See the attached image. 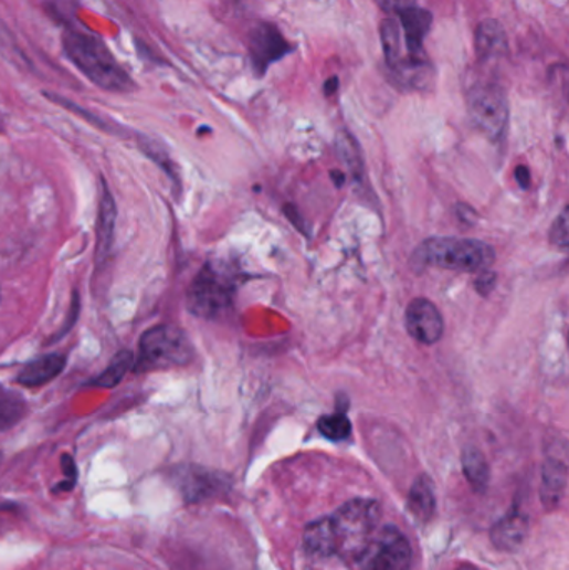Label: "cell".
<instances>
[{"instance_id":"ba28073f","label":"cell","mask_w":569,"mask_h":570,"mask_svg":"<svg viewBox=\"0 0 569 570\" xmlns=\"http://www.w3.org/2000/svg\"><path fill=\"white\" fill-rule=\"evenodd\" d=\"M361 560L362 570H411L413 550L398 529L386 527L372 539Z\"/></svg>"},{"instance_id":"6da1fadb","label":"cell","mask_w":569,"mask_h":570,"mask_svg":"<svg viewBox=\"0 0 569 570\" xmlns=\"http://www.w3.org/2000/svg\"><path fill=\"white\" fill-rule=\"evenodd\" d=\"M392 15L394 18L386 19L381 24L386 62L399 84L408 88H424L433 78V67L424 51V39L430 32L433 15L418 4Z\"/></svg>"},{"instance_id":"603a6c76","label":"cell","mask_w":569,"mask_h":570,"mask_svg":"<svg viewBox=\"0 0 569 570\" xmlns=\"http://www.w3.org/2000/svg\"><path fill=\"white\" fill-rule=\"evenodd\" d=\"M378 4L389 14H396V12L402 11V9L417 4V0H378Z\"/></svg>"},{"instance_id":"52a82bcc","label":"cell","mask_w":569,"mask_h":570,"mask_svg":"<svg viewBox=\"0 0 569 570\" xmlns=\"http://www.w3.org/2000/svg\"><path fill=\"white\" fill-rule=\"evenodd\" d=\"M467 110L474 126L489 137L499 140L508 127L509 107L505 91L496 82H480L467 94Z\"/></svg>"},{"instance_id":"ac0fdd59","label":"cell","mask_w":569,"mask_h":570,"mask_svg":"<svg viewBox=\"0 0 569 570\" xmlns=\"http://www.w3.org/2000/svg\"><path fill=\"white\" fill-rule=\"evenodd\" d=\"M463 468L467 481L473 484L474 489H484L486 487L489 468H487L486 458L477 448H464Z\"/></svg>"},{"instance_id":"cb8c5ba5","label":"cell","mask_w":569,"mask_h":570,"mask_svg":"<svg viewBox=\"0 0 569 570\" xmlns=\"http://www.w3.org/2000/svg\"><path fill=\"white\" fill-rule=\"evenodd\" d=\"M515 176H516V180H518L519 186H521L523 189H528L529 182H531V180H529V177H531V176H529L528 167H525V166L516 167Z\"/></svg>"},{"instance_id":"4fadbf2b","label":"cell","mask_w":569,"mask_h":570,"mask_svg":"<svg viewBox=\"0 0 569 570\" xmlns=\"http://www.w3.org/2000/svg\"><path fill=\"white\" fill-rule=\"evenodd\" d=\"M476 52L481 61L492 62L508 52L505 31L496 21H486L476 31Z\"/></svg>"},{"instance_id":"30bf717a","label":"cell","mask_w":569,"mask_h":570,"mask_svg":"<svg viewBox=\"0 0 569 570\" xmlns=\"http://www.w3.org/2000/svg\"><path fill=\"white\" fill-rule=\"evenodd\" d=\"M250 51L254 71L264 75L271 64L289 54L291 45L276 25L260 24L251 32Z\"/></svg>"},{"instance_id":"2e32d148","label":"cell","mask_w":569,"mask_h":570,"mask_svg":"<svg viewBox=\"0 0 569 570\" xmlns=\"http://www.w3.org/2000/svg\"><path fill=\"white\" fill-rule=\"evenodd\" d=\"M410 510L420 520H428L434 513L433 484L428 477H420L410 494Z\"/></svg>"},{"instance_id":"5b68a950","label":"cell","mask_w":569,"mask_h":570,"mask_svg":"<svg viewBox=\"0 0 569 570\" xmlns=\"http://www.w3.org/2000/svg\"><path fill=\"white\" fill-rule=\"evenodd\" d=\"M194 359V347L185 330L176 326H156L140 337L134 372L188 366Z\"/></svg>"},{"instance_id":"8fae6325","label":"cell","mask_w":569,"mask_h":570,"mask_svg":"<svg viewBox=\"0 0 569 570\" xmlns=\"http://www.w3.org/2000/svg\"><path fill=\"white\" fill-rule=\"evenodd\" d=\"M117 209L110 194L109 187L103 180V192H101L99 211H97L96 229V258L97 262L106 261L113 249L114 228H116Z\"/></svg>"},{"instance_id":"8992f818","label":"cell","mask_w":569,"mask_h":570,"mask_svg":"<svg viewBox=\"0 0 569 570\" xmlns=\"http://www.w3.org/2000/svg\"><path fill=\"white\" fill-rule=\"evenodd\" d=\"M234 294V277L225 268L208 262L189 287L188 307L202 319H218L231 309Z\"/></svg>"},{"instance_id":"9c48e42d","label":"cell","mask_w":569,"mask_h":570,"mask_svg":"<svg viewBox=\"0 0 569 570\" xmlns=\"http://www.w3.org/2000/svg\"><path fill=\"white\" fill-rule=\"evenodd\" d=\"M404 326L408 334L424 346L440 342L444 332V320L440 309L424 297H417L405 307Z\"/></svg>"},{"instance_id":"484cf974","label":"cell","mask_w":569,"mask_h":570,"mask_svg":"<svg viewBox=\"0 0 569 570\" xmlns=\"http://www.w3.org/2000/svg\"><path fill=\"white\" fill-rule=\"evenodd\" d=\"M460 570H480V569H474V567L464 566V567H461Z\"/></svg>"},{"instance_id":"9a60e30c","label":"cell","mask_w":569,"mask_h":570,"mask_svg":"<svg viewBox=\"0 0 569 570\" xmlns=\"http://www.w3.org/2000/svg\"><path fill=\"white\" fill-rule=\"evenodd\" d=\"M134 353L130 350H120L110 360L109 366L96 377L91 380V386L101 389H113L123 382L124 377L133 370L134 367Z\"/></svg>"},{"instance_id":"3957f363","label":"cell","mask_w":569,"mask_h":570,"mask_svg":"<svg viewBox=\"0 0 569 570\" xmlns=\"http://www.w3.org/2000/svg\"><path fill=\"white\" fill-rule=\"evenodd\" d=\"M62 45L72 64L97 87L110 92H133L136 88L130 75L120 67L101 39L86 32L67 31Z\"/></svg>"},{"instance_id":"7402d4cb","label":"cell","mask_w":569,"mask_h":570,"mask_svg":"<svg viewBox=\"0 0 569 570\" xmlns=\"http://www.w3.org/2000/svg\"><path fill=\"white\" fill-rule=\"evenodd\" d=\"M496 285V274L492 271V268H486V271L480 272L476 278V291L481 294V296H487V294L493 293Z\"/></svg>"},{"instance_id":"d4e9b609","label":"cell","mask_w":569,"mask_h":570,"mask_svg":"<svg viewBox=\"0 0 569 570\" xmlns=\"http://www.w3.org/2000/svg\"><path fill=\"white\" fill-rule=\"evenodd\" d=\"M338 78L333 77L331 81H328L326 84V94H335L336 88H338Z\"/></svg>"},{"instance_id":"e0dca14e","label":"cell","mask_w":569,"mask_h":570,"mask_svg":"<svg viewBox=\"0 0 569 570\" xmlns=\"http://www.w3.org/2000/svg\"><path fill=\"white\" fill-rule=\"evenodd\" d=\"M526 532V520L525 517L519 514H512V516L505 517L498 526L495 527L493 532V539L503 549H509V547H516L521 542L523 537Z\"/></svg>"},{"instance_id":"5bb4252c","label":"cell","mask_w":569,"mask_h":570,"mask_svg":"<svg viewBox=\"0 0 569 570\" xmlns=\"http://www.w3.org/2000/svg\"><path fill=\"white\" fill-rule=\"evenodd\" d=\"M28 414V402L19 392L0 386V432L18 425Z\"/></svg>"},{"instance_id":"7a4b0ae2","label":"cell","mask_w":569,"mask_h":570,"mask_svg":"<svg viewBox=\"0 0 569 570\" xmlns=\"http://www.w3.org/2000/svg\"><path fill=\"white\" fill-rule=\"evenodd\" d=\"M381 519L378 503L355 499L345 504L331 517H324L307 526L304 547L314 556L361 560L371 546Z\"/></svg>"},{"instance_id":"277c9868","label":"cell","mask_w":569,"mask_h":570,"mask_svg":"<svg viewBox=\"0 0 569 570\" xmlns=\"http://www.w3.org/2000/svg\"><path fill=\"white\" fill-rule=\"evenodd\" d=\"M495 249L480 239L430 238L414 251L413 262L418 267H438L444 271H486L495 264Z\"/></svg>"},{"instance_id":"7c38bea8","label":"cell","mask_w":569,"mask_h":570,"mask_svg":"<svg viewBox=\"0 0 569 570\" xmlns=\"http://www.w3.org/2000/svg\"><path fill=\"white\" fill-rule=\"evenodd\" d=\"M65 362L67 359L61 353H48V356L39 357L32 362L25 363L24 369L19 372L18 382L29 389L41 388L61 376L62 370L65 369Z\"/></svg>"},{"instance_id":"d6986e66","label":"cell","mask_w":569,"mask_h":570,"mask_svg":"<svg viewBox=\"0 0 569 570\" xmlns=\"http://www.w3.org/2000/svg\"><path fill=\"white\" fill-rule=\"evenodd\" d=\"M317 429L324 437L329 441H345L351 435L352 425L349 421L348 415L343 412H336V414L323 415L317 422Z\"/></svg>"},{"instance_id":"ffe728a7","label":"cell","mask_w":569,"mask_h":570,"mask_svg":"<svg viewBox=\"0 0 569 570\" xmlns=\"http://www.w3.org/2000/svg\"><path fill=\"white\" fill-rule=\"evenodd\" d=\"M566 467L558 461H548L542 472V490L546 499L558 500L562 487H565Z\"/></svg>"},{"instance_id":"44dd1931","label":"cell","mask_w":569,"mask_h":570,"mask_svg":"<svg viewBox=\"0 0 569 570\" xmlns=\"http://www.w3.org/2000/svg\"><path fill=\"white\" fill-rule=\"evenodd\" d=\"M549 241L559 251H568L569 245V229H568V209H562L561 214L552 224L551 232H549Z\"/></svg>"}]
</instances>
